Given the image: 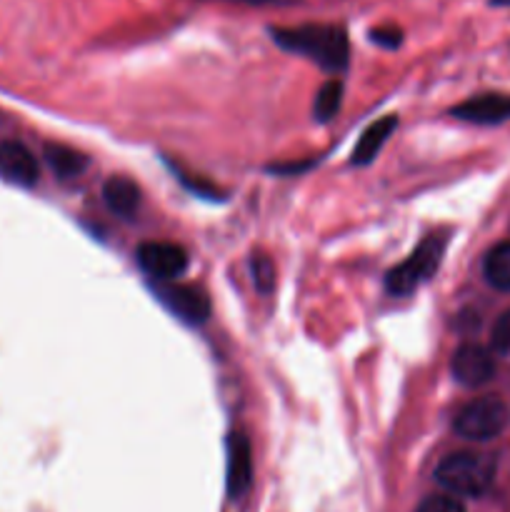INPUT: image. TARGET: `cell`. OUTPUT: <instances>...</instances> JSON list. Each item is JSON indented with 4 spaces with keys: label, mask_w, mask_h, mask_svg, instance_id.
I'll use <instances>...</instances> for the list:
<instances>
[{
    "label": "cell",
    "mask_w": 510,
    "mask_h": 512,
    "mask_svg": "<svg viewBox=\"0 0 510 512\" xmlns=\"http://www.w3.org/2000/svg\"><path fill=\"white\" fill-rule=\"evenodd\" d=\"M450 370L453 378L465 388H480V385L490 383L495 375V358L493 350L483 348L478 343L460 345L450 360Z\"/></svg>",
    "instance_id": "obj_8"
},
{
    "label": "cell",
    "mask_w": 510,
    "mask_h": 512,
    "mask_svg": "<svg viewBox=\"0 0 510 512\" xmlns=\"http://www.w3.org/2000/svg\"><path fill=\"white\" fill-rule=\"evenodd\" d=\"M45 160H48V165L53 168V173L63 180L78 178V175H83L90 165V160L85 158L83 153L60 143L45 145Z\"/></svg>",
    "instance_id": "obj_13"
},
{
    "label": "cell",
    "mask_w": 510,
    "mask_h": 512,
    "mask_svg": "<svg viewBox=\"0 0 510 512\" xmlns=\"http://www.w3.org/2000/svg\"><path fill=\"white\" fill-rule=\"evenodd\" d=\"M103 200H105V205H108L110 213L118 215V218L128 220V218H133L135 210H138V205H140V190L133 180L118 175V178L105 180Z\"/></svg>",
    "instance_id": "obj_12"
},
{
    "label": "cell",
    "mask_w": 510,
    "mask_h": 512,
    "mask_svg": "<svg viewBox=\"0 0 510 512\" xmlns=\"http://www.w3.org/2000/svg\"><path fill=\"white\" fill-rule=\"evenodd\" d=\"M250 275H253V285L263 295L273 293L275 288V265L273 260L265 258V255H258V258L250 260Z\"/></svg>",
    "instance_id": "obj_16"
},
{
    "label": "cell",
    "mask_w": 510,
    "mask_h": 512,
    "mask_svg": "<svg viewBox=\"0 0 510 512\" xmlns=\"http://www.w3.org/2000/svg\"><path fill=\"white\" fill-rule=\"evenodd\" d=\"M268 35L280 50L313 60L328 73H343L350 63V40L343 25H273V28H268Z\"/></svg>",
    "instance_id": "obj_1"
},
{
    "label": "cell",
    "mask_w": 510,
    "mask_h": 512,
    "mask_svg": "<svg viewBox=\"0 0 510 512\" xmlns=\"http://www.w3.org/2000/svg\"><path fill=\"white\" fill-rule=\"evenodd\" d=\"M155 298L175 315L190 325H200L210 318V300L195 285L155 283Z\"/></svg>",
    "instance_id": "obj_6"
},
{
    "label": "cell",
    "mask_w": 510,
    "mask_h": 512,
    "mask_svg": "<svg viewBox=\"0 0 510 512\" xmlns=\"http://www.w3.org/2000/svg\"><path fill=\"white\" fill-rule=\"evenodd\" d=\"M398 128V115H383L380 120L370 123L368 128L360 135L358 145L353 148V165H370L380 155L383 145L388 143V138L393 135V130Z\"/></svg>",
    "instance_id": "obj_11"
},
{
    "label": "cell",
    "mask_w": 510,
    "mask_h": 512,
    "mask_svg": "<svg viewBox=\"0 0 510 512\" xmlns=\"http://www.w3.org/2000/svg\"><path fill=\"white\" fill-rule=\"evenodd\" d=\"M490 5H498V8H510V0H490Z\"/></svg>",
    "instance_id": "obj_21"
},
{
    "label": "cell",
    "mask_w": 510,
    "mask_h": 512,
    "mask_svg": "<svg viewBox=\"0 0 510 512\" xmlns=\"http://www.w3.org/2000/svg\"><path fill=\"white\" fill-rule=\"evenodd\" d=\"M483 275L490 288L510 293V240L488 250L483 260Z\"/></svg>",
    "instance_id": "obj_14"
},
{
    "label": "cell",
    "mask_w": 510,
    "mask_h": 512,
    "mask_svg": "<svg viewBox=\"0 0 510 512\" xmlns=\"http://www.w3.org/2000/svg\"><path fill=\"white\" fill-rule=\"evenodd\" d=\"M510 425V405L500 395L475 398L455 415V433L470 443H488L500 438Z\"/></svg>",
    "instance_id": "obj_4"
},
{
    "label": "cell",
    "mask_w": 510,
    "mask_h": 512,
    "mask_svg": "<svg viewBox=\"0 0 510 512\" xmlns=\"http://www.w3.org/2000/svg\"><path fill=\"white\" fill-rule=\"evenodd\" d=\"M490 350L498 355L510 353V310H505L493 325V333H490Z\"/></svg>",
    "instance_id": "obj_18"
},
{
    "label": "cell",
    "mask_w": 510,
    "mask_h": 512,
    "mask_svg": "<svg viewBox=\"0 0 510 512\" xmlns=\"http://www.w3.org/2000/svg\"><path fill=\"white\" fill-rule=\"evenodd\" d=\"M498 463L493 455L460 450L445 455L435 468V483L453 498H480L493 485Z\"/></svg>",
    "instance_id": "obj_2"
},
{
    "label": "cell",
    "mask_w": 510,
    "mask_h": 512,
    "mask_svg": "<svg viewBox=\"0 0 510 512\" xmlns=\"http://www.w3.org/2000/svg\"><path fill=\"white\" fill-rule=\"evenodd\" d=\"M370 40H373L375 45H380V48L395 50V48H400V43H403V30L395 28V25L375 28V30H370Z\"/></svg>",
    "instance_id": "obj_19"
},
{
    "label": "cell",
    "mask_w": 510,
    "mask_h": 512,
    "mask_svg": "<svg viewBox=\"0 0 510 512\" xmlns=\"http://www.w3.org/2000/svg\"><path fill=\"white\" fill-rule=\"evenodd\" d=\"M253 483V448L245 433L233 430L225 440V488L230 498H243Z\"/></svg>",
    "instance_id": "obj_7"
},
{
    "label": "cell",
    "mask_w": 510,
    "mask_h": 512,
    "mask_svg": "<svg viewBox=\"0 0 510 512\" xmlns=\"http://www.w3.org/2000/svg\"><path fill=\"white\" fill-rule=\"evenodd\" d=\"M415 512H468L465 505L460 503L458 498L448 493H440V495H428V498L420 500V505L415 508Z\"/></svg>",
    "instance_id": "obj_17"
},
{
    "label": "cell",
    "mask_w": 510,
    "mask_h": 512,
    "mask_svg": "<svg viewBox=\"0 0 510 512\" xmlns=\"http://www.w3.org/2000/svg\"><path fill=\"white\" fill-rule=\"evenodd\" d=\"M230 3H243V5H285L293 0H230Z\"/></svg>",
    "instance_id": "obj_20"
},
{
    "label": "cell",
    "mask_w": 510,
    "mask_h": 512,
    "mask_svg": "<svg viewBox=\"0 0 510 512\" xmlns=\"http://www.w3.org/2000/svg\"><path fill=\"white\" fill-rule=\"evenodd\" d=\"M445 245H448V240L443 235H428L403 263L390 268L388 275H385V290H388V295H393V298H408L420 285L428 283L435 275V270L440 268Z\"/></svg>",
    "instance_id": "obj_3"
},
{
    "label": "cell",
    "mask_w": 510,
    "mask_h": 512,
    "mask_svg": "<svg viewBox=\"0 0 510 512\" xmlns=\"http://www.w3.org/2000/svg\"><path fill=\"white\" fill-rule=\"evenodd\" d=\"M38 160L18 140H3L0 143V178L20 188H33L38 183Z\"/></svg>",
    "instance_id": "obj_9"
},
{
    "label": "cell",
    "mask_w": 510,
    "mask_h": 512,
    "mask_svg": "<svg viewBox=\"0 0 510 512\" xmlns=\"http://www.w3.org/2000/svg\"><path fill=\"white\" fill-rule=\"evenodd\" d=\"M140 270L155 283H175L188 270V253L175 243H143L135 253Z\"/></svg>",
    "instance_id": "obj_5"
},
{
    "label": "cell",
    "mask_w": 510,
    "mask_h": 512,
    "mask_svg": "<svg viewBox=\"0 0 510 512\" xmlns=\"http://www.w3.org/2000/svg\"><path fill=\"white\" fill-rule=\"evenodd\" d=\"M450 115L465 123L475 125H498L510 120V95L505 93H485L455 105Z\"/></svg>",
    "instance_id": "obj_10"
},
{
    "label": "cell",
    "mask_w": 510,
    "mask_h": 512,
    "mask_svg": "<svg viewBox=\"0 0 510 512\" xmlns=\"http://www.w3.org/2000/svg\"><path fill=\"white\" fill-rule=\"evenodd\" d=\"M340 105H343V83H340V80H328V83L318 90V95H315V120H318V123H330V120L340 113Z\"/></svg>",
    "instance_id": "obj_15"
}]
</instances>
